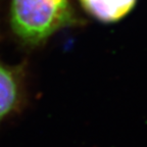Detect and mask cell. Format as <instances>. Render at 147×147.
<instances>
[{
  "label": "cell",
  "instance_id": "cell-2",
  "mask_svg": "<svg viewBox=\"0 0 147 147\" xmlns=\"http://www.w3.org/2000/svg\"><path fill=\"white\" fill-rule=\"evenodd\" d=\"M23 95L24 83L20 69L0 62V123L18 109Z\"/></svg>",
  "mask_w": 147,
  "mask_h": 147
},
{
  "label": "cell",
  "instance_id": "cell-3",
  "mask_svg": "<svg viewBox=\"0 0 147 147\" xmlns=\"http://www.w3.org/2000/svg\"><path fill=\"white\" fill-rule=\"evenodd\" d=\"M83 8L102 23H115L127 16L137 0H79Z\"/></svg>",
  "mask_w": 147,
  "mask_h": 147
},
{
  "label": "cell",
  "instance_id": "cell-1",
  "mask_svg": "<svg viewBox=\"0 0 147 147\" xmlns=\"http://www.w3.org/2000/svg\"><path fill=\"white\" fill-rule=\"evenodd\" d=\"M71 0H11L10 26L24 44L37 46L77 24Z\"/></svg>",
  "mask_w": 147,
  "mask_h": 147
}]
</instances>
